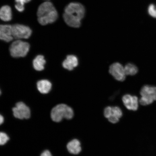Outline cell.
Listing matches in <instances>:
<instances>
[{
	"mask_svg": "<svg viewBox=\"0 0 156 156\" xmlns=\"http://www.w3.org/2000/svg\"><path fill=\"white\" fill-rule=\"evenodd\" d=\"M85 13V7L81 3H71L64 9L63 19L68 26L78 28L81 26V21L84 17Z\"/></svg>",
	"mask_w": 156,
	"mask_h": 156,
	"instance_id": "cell-1",
	"label": "cell"
},
{
	"mask_svg": "<svg viewBox=\"0 0 156 156\" xmlns=\"http://www.w3.org/2000/svg\"><path fill=\"white\" fill-rule=\"evenodd\" d=\"M37 15L39 23L42 25L51 24L58 18L57 10L52 3L49 2H44L40 5Z\"/></svg>",
	"mask_w": 156,
	"mask_h": 156,
	"instance_id": "cell-2",
	"label": "cell"
},
{
	"mask_svg": "<svg viewBox=\"0 0 156 156\" xmlns=\"http://www.w3.org/2000/svg\"><path fill=\"white\" fill-rule=\"evenodd\" d=\"M74 115V111L71 107L64 104L56 105L52 109L51 112L52 120L55 122H59L63 119L70 120Z\"/></svg>",
	"mask_w": 156,
	"mask_h": 156,
	"instance_id": "cell-3",
	"label": "cell"
},
{
	"mask_svg": "<svg viewBox=\"0 0 156 156\" xmlns=\"http://www.w3.org/2000/svg\"><path fill=\"white\" fill-rule=\"evenodd\" d=\"M29 48L30 45L28 42L17 40L11 45L9 51L13 58L24 57L28 54Z\"/></svg>",
	"mask_w": 156,
	"mask_h": 156,
	"instance_id": "cell-4",
	"label": "cell"
},
{
	"mask_svg": "<svg viewBox=\"0 0 156 156\" xmlns=\"http://www.w3.org/2000/svg\"><path fill=\"white\" fill-rule=\"evenodd\" d=\"M140 104L144 106L151 105L156 101V87L149 85L144 86L140 91Z\"/></svg>",
	"mask_w": 156,
	"mask_h": 156,
	"instance_id": "cell-5",
	"label": "cell"
},
{
	"mask_svg": "<svg viewBox=\"0 0 156 156\" xmlns=\"http://www.w3.org/2000/svg\"><path fill=\"white\" fill-rule=\"evenodd\" d=\"M32 33L31 29L25 25L19 24L12 25V36L13 38L17 40L28 39Z\"/></svg>",
	"mask_w": 156,
	"mask_h": 156,
	"instance_id": "cell-6",
	"label": "cell"
},
{
	"mask_svg": "<svg viewBox=\"0 0 156 156\" xmlns=\"http://www.w3.org/2000/svg\"><path fill=\"white\" fill-rule=\"evenodd\" d=\"M104 115L109 122L112 124H116L122 117V112L119 107L108 106L105 109Z\"/></svg>",
	"mask_w": 156,
	"mask_h": 156,
	"instance_id": "cell-7",
	"label": "cell"
},
{
	"mask_svg": "<svg viewBox=\"0 0 156 156\" xmlns=\"http://www.w3.org/2000/svg\"><path fill=\"white\" fill-rule=\"evenodd\" d=\"M12 111L13 115L20 119H28L30 116V109L23 102L17 103L13 108Z\"/></svg>",
	"mask_w": 156,
	"mask_h": 156,
	"instance_id": "cell-8",
	"label": "cell"
},
{
	"mask_svg": "<svg viewBox=\"0 0 156 156\" xmlns=\"http://www.w3.org/2000/svg\"><path fill=\"white\" fill-rule=\"evenodd\" d=\"M109 73L117 81H123L126 79V75L124 67L120 63H115L112 64L109 68Z\"/></svg>",
	"mask_w": 156,
	"mask_h": 156,
	"instance_id": "cell-9",
	"label": "cell"
},
{
	"mask_svg": "<svg viewBox=\"0 0 156 156\" xmlns=\"http://www.w3.org/2000/svg\"><path fill=\"white\" fill-rule=\"evenodd\" d=\"M122 99L124 106L128 110L133 111L137 110L139 101L137 97L127 94L122 97Z\"/></svg>",
	"mask_w": 156,
	"mask_h": 156,
	"instance_id": "cell-10",
	"label": "cell"
},
{
	"mask_svg": "<svg viewBox=\"0 0 156 156\" xmlns=\"http://www.w3.org/2000/svg\"><path fill=\"white\" fill-rule=\"evenodd\" d=\"M12 25H0V40L9 42L13 40Z\"/></svg>",
	"mask_w": 156,
	"mask_h": 156,
	"instance_id": "cell-11",
	"label": "cell"
},
{
	"mask_svg": "<svg viewBox=\"0 0 156 156\" xmlns=\"http://www.w3.org/2000/svg\"><path fill=\"white\" fill-rule=\"evenodd\" d=\"M79 65V59L76 56L73 55L67 56L62 63V66L65 69L72 71Z\"/></svg>",
	"mask_w": 156,
	"mask_h": 156,
	"instance_id": "cell-12",
	"label": "cell"
},
{
	"mask_svg": "<svg viewBox=\"0 0 156 156\" xmlns=\"http://www.w3.org/2000/svg\"><path fill=\"white\" fill-rule=\"evenodd\" d=\"M67 147L68 152L73 155H78L82 150L81 142L77 139L72 140L68 142Z\"/></svg>",
	"mask_w": 156,
	"mask_h": 156,
	"instance_id": "cell-13",
	"label": "cell"
},
{
	"mask_svg": "<svg viewBox=\"0 0 156 156\" xmlns=\"http://www.w3.org/2000/svg\"><path fill=\"white\" fill-rule=\"evenodd\" d=\"M37 87L41 93L46 94L49 92L51 90L52 84L48 80H41L37 83Z\"/></svg>",
	"mask_w": 156,
	"mask_h": 156,
	"instance_id": "cell-14",
	"label": "cell"
},
{
	"mask_svg": "<svg viewBox=\"0 0 156 156\" xmlns=\"http://www.w3.org/2000/svg\"><path fill=\"white\" fill-rule=\"evenodd\" d=\"M12 18V13L11 7L4 5L0 9V19L4 21H10Z\"/></svg>",
	"mask_w": 156,
	"mask_h": 156,
	"instance_id": "cell-15",
	"label": "cell"
},
{
	"mask_svg": "<svg viewBox=\"0 0 156 156\" xmlns=\"http://www.w3.org/2000/svg\"><path fill=\"white\" fill-rule=\"evenodd\" d=\"M46 62L44 56L39 55L37 56L33 60V66L36 71H41L44 69V65Z\"/></svg>",
	"mask_w": 156,
	"mask_h": 156,
	"instance_id": "cell-16",
	"label": "cell"
},
{
	"mask_svg": "<svg viewBox=\"0 0 156 156\" xmlns=\"http://www.w3.org/2000/svg\"><path fill=\"white\" fill-rule=\"evenodd\" d=\"M125 71L126 76H134L138 72V68L134 64L129 63L126 64L124 67Z\"/></svg>",
	"mask_w": 156,
	"mask_h": 156,
	"instance_id": "cell-17",
	"label": "cell"
},
{
	"mask_svg": "<svg viewBox=\"0 0 156 156\" xmlns=\"http://www.w3.org/2000/svg\"><path fill=\"white\" fill-rule=\"evenodd\" d=\"M31 0H15V7L17 11L22 12L24 10V4L30 2Z\"/></svg>",
	"mask_w": 156,
	"mask_h": 156,
	"instance_id": "cell-18",
	"label": "cell"
},
{
	"mask_svg": "<svg viewBox=\"0 0 156 156\" xmlns=\"http://www.w3.org/2000/svg\"><path fill=\"white\" fill-rule=\"evenodd\" d=\"M9 140V137L6 134L0 132V145H5Z\"/></svg>",
	"mask_w": 156,
	"mask_h": 156,
	"instance_id": "cell-19",
	"label": "cell"
},
{
	"mask_svg": "<svg viewBox=\"0 0 156 156\" xmlns=\"http://www.w3.org/2000/svg\"><path fill=\"white\" fill-rule=\"evenodd\" d=\"M148 11L151 17L156 18V5L153 4L150 5L148 7Z\"/></svg>",
	"mask_w": 156,
	"mask_h": 156,
	"instance_id": "cell-20",
	"label": "cell"
},
{
	"mask_svg": "<svg viewBox=\"0 0 156 156\" xmlns=\"http://www.w3.org/2000/svg\"><path fill=\"white\" fill-rule=\"evenodd\" d=\"M41 156H52L50 151L46 150L44 151L41 154Z\"/></svg>",
	"mask_w": 156,
	"mask_h": 156,
	"instance_id": "cell-21",
	"label": "cell"
},
{
	"mask_svg": "<svg viewBox=\"0 0 156 156\" xmlns=\"http://www.w3.org/2000/svg\"><path fill=\"white\" fill-rule=\"evenodd\" d=\"M4 121V119L3 116L0 114V125L3 123Z\"/></svg>",
	"mask_w": 156,
	"mask_h": 156,
	"instance_id": "cell-22",
	"label": "cell"
},
{
	"mask_svg": "<svg viewBox=\"0 0 156 156\" xmlns=\"http://www.w3.org/2000/svg\"><path fill=\"white\" fill-rule=\"evenodd\" d=\"M1 90H0V95H1Z\"/></svg>",
	"mask_w": 156,
	"mask_h": 156,
	"instance_id": "cell-23",
	"label": "cell"
},
{
	"mask_svg": "<svg viewBox=\"0 0 156 156\" xmlns=\"http://www.w3.org/2000/svg\"><path fill=\"white\" fill-rule=\"evenodd\" d=\"M47 1H49V0H47Z\"/></svg>",
	"mask_w": 156,
	"mask_h": 156,
	"instance_id": "cell-24",
	"label": "cell"
}]
</instances>
